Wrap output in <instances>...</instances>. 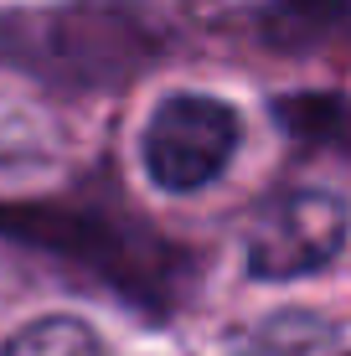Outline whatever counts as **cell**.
Masks as SVG:
<instances>
[{
  "mask_svg": "<svg viewBox=\"0 0 351 356\" xmlns=\"http://www.w3.org/2000/svg\"><path fill=\"white\" fill-rule=\"evenodd\" d=\"M238 150V114L233 104L207 93H171L155 104L150 124H145L140 155H145V176L161 191H202L227 170Z\"/></svg>",
  "mask_w": 351,
  "mask_h": 356,
  "instance_id": "cell-1",
  "label": "cell"
},
{
  "mask_svg": "<svg viewBox=\"0 0 351 356\" xmlns=\"http://www.w3.org/2000/svg\"><path fill=\"white\" fill-rule=\"evenodd\" d=\"M346 243V202L320 186L269 191L248 232V268L259 279H300L325 268Z\"/></svg>",
  "mask_w": 351,
  "mask_h": 356,
  "instance_id": "cell-2",
  "label": "cell"
},
{
  "mask_svg": "<svg viewBox=\"0 0 351 356\" xmlns=\"http://www.w3.org/2000/svg\"><path fill=\"white\" fill-rule=\"evenodd\" d=\"M0 356H104V346H99V336H93L83 321L47 315V321L26 325L21 336H10Z\"/></svg>",
  "mask_w": 351,
  "mask_h": 356,
  "instance_id": "cell-3",
  "label": "cell"
}]
</instances>
